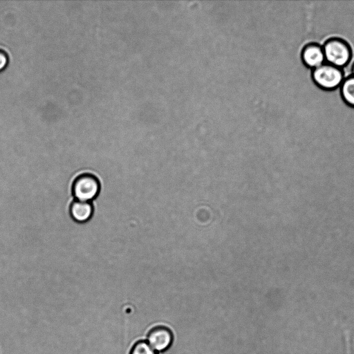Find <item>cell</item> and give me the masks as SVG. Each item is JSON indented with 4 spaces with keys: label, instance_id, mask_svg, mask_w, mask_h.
Wrapping results in <instances>:
<instances>
[{
    "label": "cell",
    "instance_id": "cell-1",
    "mask_svg": "<svg viewBox=\"0 0 354 354\" xmlns=\"http://www.w3.org/2000/svg\"><path fill=\"white\" fill-rule=\"evenodd\" d=\"M325 62L338 68L346 66L352 57L349 44L343 39L332 37L325 41L322 46Z\"/></svg>",
    "mask_w": 354,
    "mask_h": 354
},
{
    "label": "cell",
    "instance_id": "cell-2",
    "mask_svg": "<svg viewBox=\"0 0 354 354\" xmlns=\"http://www.w3.org/2000/svg\"><path fill=\"white\" fill-rule=\"evenodd\" d=\"M311 76L315 84L325 91L339 88L344 79L342 68L326 62L313 69Z\"/></svg>",
    "mask_w": 354,
    "mask_h": 354
},
{
    "label": "cell",
    "instance_id": "cell-3",
    "mask_svg": "<svg viewBox=\"0 0 354 354\" xmlns=\"http://www.w3.org/2000/svg\"><path fill=\"white\" fill-rule=\"evenodd\" d=\"M99 192L100 183L91 174L80 175L73 185V194L78 201L89 202L97 196Z\"/></svg>",
    "mask_w": 354,
    "mask_h": 354
},
{
    "label": "cell",
    "instance_id": "cell-4",
    "mask_svg": "<svg viewBox=\"0 0 354 354\" xmlns=\"http://www.w3.org/2000/svg\"><path fill=\"white\" fill-rule=\"evenodd\" d=\"M173 339V333L168 327L157 326L149 332L147 342L156 352H162L171 346Z\"/></svg>",
    "mask_w": 354,
    "mask_h": 354
},
{
    "label": "cell",
    "instance_id": "cell-5",
    "mask_svg": "<svg viewBox=\"0 0 354 354\" xmlns=\"http://www.w3.org/2000/svg\"><path fill=\"white\" fill-rule=\"evenodd\" d=\"M301 59L304 65L312 70L326 62L322 46L317 43L306 44L301 51Z\"/></svg>",
    "mask_w": 354,
    "mask_h": 354
},
{
    "label": "cell",
    "instance_id": "cell-6",
    "mask_svg": "<svg viewBox=\"0 0 354 354\" xmlns=\"http://www.w3.org/2000/svg\"><path fill=\"white\" fill-rule=\"evenodd\" d=\"M93 208L90 202L74 201L70 207L72 218L77 222L84 223L90 219Z\"/></svg>",
    "mask_w": 354,
    "mask_h": 354
},
{
    "label": "cell",
    "instance_id": "cell-7",
    "mask_svg": "<svg viewBox=\"0 0 354 354\" xmlns=\"http://www.w3.org/2000/svg\"><path fill=\"white\" fill-rule=\"evenodd\" d=\"M339 88L343 101L347 105L354 107V76L344 77Z\"/></svg>",
    "mask_w": 354,
    "mask_h": 354
},
{
    "label": "cell",
    "instance_id": "cell-8",
    "mask_svg": "<svg viewBox=\"0 0 354 354\" xmlns=\"http://www.w3.org/2000/svg\"><path fill=\"white\" fill-rule=\"evenodd\" d=\"M130 354H158L147 341H139L132 347Z\"/></svg>",
    "mask_w": 354,
    "mask_h": 354
},
{
    "label": "cell",
    "instance_id": "cell-9",
    "mask_svg": "<svg viewBox=\"0 0 354 354\" xmlns=\"http://www.w3.org/2000/svg\"><path fill=\"white\" fill-rule=\"evenodd\" d=\"M8 63V56L6 52L0 48V71L3 70Z\"/></svg>",
    "mask_w": 354,
    "mask_h": 354
},
{
    "label": "cell",
    "instance_id": "cell-10",
    "mask_svg": "<svg viewBox=\"0 0 354 354\" xmlns=\"http://www.w3.org/2000/svg\"><path fill=\"white\" fill-rule=\"evenodd\" d=\"M351 75L354 76V62L352 65Z\"/></svg>",
    "mask_w": 354,
    "mask_h": 354
}]
</instances>
